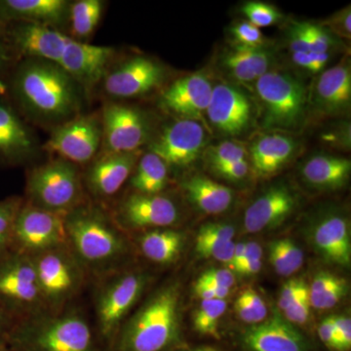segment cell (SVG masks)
Returning a JSON list of instances; mask_svg holds the SVG:
<instances>
[{
  "label": "cell",
  "mask_w": 351,
  "mask_h": 351,
  "mask_svg": "<svg viewBox=\"0 0 351 351\" xmlns=\"http://www.w3.org/2000/svg\"><path fill=\"white\" fill-rule=\"evenodd\" d=\"M6 95L24 119L56 128L82 112V87L56 64L21 59L6 78Z\"/></svg>",
  "instance_id": "6da1fadb"
},
{
  "label": "cell",
  "mask_w": 351,
  "mask_h": 351,
  "mask_svg": "<svg viewBox=\"0 0 351 351\" xmlns=\"http://www.w3.org/2000/svg\"><path fill=\"white\" fill-rule=\"evenodd\" d=\"M179 287L157 291L122 329L120 351H168L181 339Z\"/></svg>",
  "instance_id": "7a4b0ae2"
},
{
  "label": "cell",
  "mask_w": 351,
  "mask_h": 351,
  "mask_svg": "<svg viewBox=\"0 0 351 351\" xmlns=\"http://www.w3.org/2000/svg\"><path fill=\"white\" fill-rule=\"evenodd\" d=\"M68 245L83 267L95 272L112 269L125 256V239L105 215L78 206L66 215Z\"/></svg>",
  "instance_id": "3957f363"
},
{
  "label": "cell",
  "mask_w": 351,
  "mask_h": 351,
  "mask_svg": "<svg viewBox=\"0 0 351 351\" xmlns=\"http://www.w3.org/2000/svg\"><path fill=\"white\" fill-rule=\"evenodd\" d=\"M263 126L267 129L299 131L306 121L308 96L294 75L269 71L255 82Z\"/></svg>",
  "instance_id": "277c9868"
},
{
  "label": "cell",
  "mask_w": 351,
  "mask_h": 351,
  "mask_svg": "<svg viewBox=\"0 0 351 351\" xmlns=\"http://www.w3.org/2000/svg\"><path fill=\"white\" fill-rule=\"evenodd\" d=\"M16 341L22 351H94L91 329L78 311L32 315Z\"/></svg>",
  "instance_id": "5b68a950"
},
{
  "label": "cell",
  "mask_w": 351,
  "mask_h": 351,
  "mask_svg": "<svg viewBox=\"0 0 351 351\" xmlns=\"http://www.w3.org/2000/svg\"><path fill=\"white\" fill-rule=\"evenodd\" d=\"M27 203L54 213L66 215L82 205V181L77 165L55 158L29 171Z\"/></svg>",
  "instance_id": "8992f818"
},
{
  "label": "cell",
  "mask_w": 351,
  "mask_h": 351,
  "mask_svg": "<svg viewBox=\"0 0 351 351\" xmlns=\"http://www.w3.org/2000/svg\"><path fill=\"white\" fill-rule=\"evenodd\" d=\"M44 306L61 308L82 288L84 267L69 246L31 256Z\"/></svg>",
  "instance_id": "52a82bcc"
},
{
  "label": "cell",
  "mask_w": 351,
  "mask_h": 351,
  "mask_svg": "<svg viewBox=\"0 0 351 351\" xmlns=\"http://www.w3.org/2000/svg\"><path fill=\"white\" fill-rule=\"evenodd\" d=\"M12 241L20 253L29 256L69 246L66 215L23 203L14 225Z\"/></svg>",
  "instance_id": "ba28073f"
},
{
  "label": "cell",
  "mask_w": 351,
  "mask_h": 351,
  "mask_svg": "<svg viewBox=\"0 0 351 351\" xmlns=\"http://www.w3.org/2000/svg\"><path fill=\"white\" fill-rule=\"evenodd\" d=\"M103 141L101 115L78 114L53 129L43 149L75 165L91 162Z\"/></svg>",
  "instance_id": "9c48e42d"
},
{
  "label": "cell",
  "mask_w": 351,
  "mask_h": 351,
  "mask_svg": "<svg viewBox=\"0 0 351 351\" xmlns=\"http://www.w3.org/2000/svg\"><path fill=\"white\" fill-rule=\"evenodd\" d=\"M0 302L21 313H41L44 306L32 257L17 253L0 260Z\"/></svg>",
  "instance_id": "30bf717a"
},
{
  "label": "cell",
  "mask_w": 351,
  "mask_h": 351,
  "mask_svg": "<svg viewBox=\"0 0 351 351\" xmlns=\"http://www.w3.org/2000/svg\"><path fill=\"white\" fill-rule=\"evenodd\" d=\"M105 152L128 154L138 151L149 138L151 125L142 110L119 103H108L101 114Z\"/></svg>",
  "instance_id": "8fae6325"
},
{
  "label": "cell",
  "mask_w": 351,
  "mask_h": 351,
  "mask_svg": "<svg viewBox=\"0 0 351 351\" xmlns=\"http://www.w3.org/2000/svg\"><path fill=\"white\" fill-rule=\"evenodd\" d=\"M165 66L156 60L134 56L110 66L104 76V90L112 99H131L144 96L165 82Z\"/></svg>",
  "instance_id": "7c38bea8"
},
{
  "label": "cell",
  "mask_w": 351,
  "mask_h": 351,
  "mask_svg": "<svg viewBox=\"0 0 351 351\" xmlns=\"http://www.w3.org/2000/svg\"><path fill=\"white\" fill-rule=\"evenodd\" d=\"M144 274L127 272L112 277L97 297L96 313L101 335L112 337L132 307L135 306L145 287Z\"/></svg>",
  "instance_id": "4fadbf2b"
},
{
  "label": "cell",
  "mask_w": 351,
  "mask_h": 351,
  "mask_svg": "<svg viewBox=\"0 0 351 351\" xmlns=\"http://www.w3.org/2000/svg\"><path fill=\"white\" fill-rule=\"evenodd\" d=\"M206 126L191 119H179L165 127L149 145V152L167 166L195 162L206 144Z\"/></svg>",
  "instance_id": "5bb4252c"
},
{
  "label": "cell",
  "mask_w": 351,
  "mask_h": 351,
  "mask_svg": "<svg viewBox=\"0 0 351 351\" xmlns=\"http://www.w3.org/2000/svg\"><path fill=\"white\" fill-rule=\"evenodd\" d=\"M4 25L18 61L39 59L58 64L71 38L64 31L48 25L25 23Z\"/></svg>",
  "instance_id": "9a60e30c"
},
{
  "label": "cell",
  "mask_w": 351,
  "mask_h": 351,
  "mask_svg": "<svg viewBox=\"0 0 351 351\" xmlns=\"http://www.w3.org/2000/svg\"><path fill=\"white\" fill-rule=\"evenodd\" d=\"M38 138L6 94L0 92V166H17L38 154Z\"/></svg>",
  "instance_id": "2e32d148"
},
{
  "label": "cell",
  "mask_w": 351,
  "mask_h": 351,
  "mask_svg": "<svg viewBox=\"0 0 351 351\" xmlns=\"http://www.w3.org/2000/svg\"><path fill=\"white\" fill-rule=\"evenodd\" d=\"M114 55L112 47L92 45L71 38L57 66L69 73L88 97L112 66Z\"/></svg>",
  "instance_id": "e0dca14e"
},
{
  "label": "cell",
  "mask_w": 351,
  "mask_h": 351,
  "mask_svg": "<svg viewBox=\"0 0 351 351\" xmlns=\"http://www.w3.org/2000/svg\"><path fill=\"white\" fill-rule=\"evenodd\" d=\"M213 85L202 73L182 76L162 92L160 106L179 119H191L206 126L205 117Z\"/></svg>",
  "instance_id": "ac0fdd59"
},
{
  "label": "cell",
  "mask_w": 351,
  "mask_h": 351,
  "mask_svg": "<svg viewBox=\"0 0 351 351\" xmlns=\"http://www.w3.org/2000/svg\"><path fill=\"white\" fill-rule=\"evenodd\" d=\"M253 112L250 99L239 88L226 83L213 86L206 115L221 133L230 136L244 133L250 128Z\"/></svg>",
  "instance_id": "d6986e66"
},
{
  "label": "cell",
  "mask_w": 351,
  "mask_h": 351,
  "mask_svg": "<svg viewBox=\"0 0 351 351\" xmlns=\"http://www.w3.org/2000/svg\"><path fill=\"white\" fill-rule=\"evenodd\" d=\"M120 223L131 228H167L179 219V210L170 198L135 193L117 210Z\"/></svg>",
  "instance_id": "ffe728a7"
},
{
  "label": "cell",
  "mask_w": 351,
  "mask_h": 351,
  "mask_svg": "<svg viewBox=\"0 0 351 351\" xmlns=\"http://www.w3.org/2000/svg\"><path fill=\"white\" fill-rule=\"evenodd\" d=\"M350 103V62L345 58L318 76L311 94V106L318 114L334 117L348 112Z\"/></svg>",
  "instance_id": "44dd1931"
},
{
  "label": "cell",
  "mask_w": 351,
  "mask_h": 351,
  "mask_svg": "<svg viewBox=\"0 0 351 351\" xmlns=\"http://www.w3.org/2000/svg\"><path fill=\"white\" fill-rule=\"evenodd\" d=\"M241 343L246 351H311L306 337L277 313L248 328Z\"/></svg>",
  "instance_id": "7402d4cb"
},
{
  "label": "cell",
  "mask_w": 351,
  "mask_h": 351,
  "mask_svg": "<svg viewBox=\"0 0 351 351\" xmlns=\"http://www.w3.org/2000/svg\"><path fill=\"white\" fill-rule=\"evenodd\" d=\"M69 5L66 0H0V23L44 25L63 31L68 27Z\"/></svg>",
  "instance_id": "603a6c76"
},
{
  "label": "cell",
  "mask_w": 351,
  "mask_h": 351,
  "mask_svg": "<svg viewBox=\"0 0 351 351\" xmlns=\"http://www.w3.org/2000/svg\"><path fill=\"white\" fill-rule=\"evenodd\" d=\"M138 160V152H104L88 169L85 181L95 196L110 197L122 188Z\"/></svg>",
  "instance_id": "cb8c5ba5"
},
{
  "label": "cell",
  "mask_w": 351,
  "mask_h": 351,
  "mask_svg": "<svg viewBox=\"0 0 351 351\" xmlns=\"http://www.w3.org/2000/svg\"><path fill=\"white\" fill-rule=\"evenodd\" d=\"M297 206V198L285 186L267 189L254 201L244 214L245 232L258 233L280 225Z\"/></svg>",
  "instance_id": "d4e9b609"
},
{
  "label": "cell",
  "mask_w": 351,
  "mask_h": 351,
  "mask_svg": "<svg viewBox=\"0 0 351 351\" xmlns=\"http://www.w3.org/2000/svg\"><path fill=\"white\" fill-rule=\"evenodd\" d=\"M317 250L330 262L348 267L351 262L350 226L339 215H329L321 219L313 232Z\"/></svg>",
  "instance_id": "484cf974"
},
{
  "label": "cell",
  "mask_w": 351,
  "mask_h": 351,
  "mask_svg": "<svg viewBox=\"0 0 351 351\" xmlns=\"http://www.w3.org/2000/svg\"><path fill=\"white\" fill-rule=\"evenodd\" d=\"M295 149L294 138L283 133L267 134L251 145V162L258 175L274 174L292 158Z\"/></svg>",
  "instance_id": "4316f807"
},
{
  "label": "cell",
  "mask_w": 351,
  "mask_h": 351,
  "mask_svg": "<svg viewBox=\"0 0 351 351\" xmlns=\"http://www.w3.org/2000/svg\"><path fill=\"white\" fill-rule=\"evenodd\" d=\"M272 55L265 47L234 46L221 58V64L228 75L242 83L256 82L269 71Z\"/></svg>",
  "instance_id": "83f0119b"
},
{
  "label": "cell",
  "mask_w": 351,
  "mask_h": 351,
  "mask_svg": "<svg viewBox=\"0 0 351 351\" xmlns=\"http://www.w3.org/2000/svg\"><path fill=\"white\" fill-rule=\"evenodd\" d=\"M351 171L350 159L318 154L307 159L302 168L304 181L320 189H339L348 182Z\"/></svg>",
  "instance_id": "f1b7e54d"
},
{
  "label": "cell",
  "mask_w": 351,
  "mask_h": 351,
  "mask_svg": "<svg viewBox=\"0 0 351 351\" xmlns=\"http://www.w3.org/2000/svg\"><path fill=\"white\" fill-rule=\"evenodd\" d=\"M182 186L189 199L203 213H223L232 205V189L209 178L195 176L184 182Z\"/></svg>",
  "instance_id": "f546056e"
},
{
  "label": "cell",
  "mask_w": 351,
  "mask_h": 351,
  "mask_svg": "<svg viewBox=\"0 0 351 351\" xmlns=\"http://www.w3.org/2000/svg\"><path fill=\"white\" fill-rule=\"evenodd\" d=\"M184 246V235L170 228H156L140 239L143 255L152 262L168 265L179 257Z\"/></svg>",
  "instance_id": "4dcf8cb0"
},
{
  "label": "cell",
  "mask_w": 351,
  "mask_h": 351,
  "mask_svg": "<svg viewBox=\"0 0 351 351\" xmlns=\"http://www.w3.org/2000/svg\"><path fill=\"white\" fill-rule=\"evenodd\" d=\"M167 180L168 166L149 152L138 159L131 184L138 193L159 195L165 189Z\"/></svg>",
  "instance_id": "1f68e13d"
},
{
  "label": "cell",
  "mask_w": 351,
  "mask_h": 351,
  "mask_svg": "<svg viewBox=\"0 0 351 351\" xmlns=\"http://www.w3.org/2000/svg\"><path fill=\"white\" fill-rule=\"evenodd\" d=\"M105 2L101 0H78L71 2L68 27L71 38L85 43L94 32L103 16Z\"/></svg>",
  "instance_id": "d6a6232c"
},
{
  "label": "cell",
  "mask_w": 351,
  "mask_h": 351,
  "mask_svg": "<svg viewBox=\"0 0 351 351\" xmlns=\"http://www.w3.org/2000/svg\"><path fill=\"white\" fill-rule=\"evenodd\" d=\"M269 261L279 276H290L301 269L304 253L293 240H277L270 244Z\"/></svg>",
  "instance_id": "836d02e7"
},
{
  "label": "cell",
  "mask_w": 351,
  "mask_h": 351,
  "mask_svg": "<svg viewBox=\"0 0 351 351\" xmlns=\"http://www.w3.org/2000/svg\"><path fill=\"white\" fill-rule=\"evenodd\" d=\"M228 307L226 300H208L201 302L193 314V327L202 336L219 339V323Z\"/></svg>",
  "instance_id": "e575fe53"
},
{
  "label": "cell",
  "mask_w": 351,
  "mask_h": 351,
  "mask_svg": "<svg viewBox=\"0 0 351 351\" xmlns=\"http://www.w3.org/2000/svg\"><path fill=\"white\" fill-rule=\"evenodd\" d=\"M237 316L248 324L257 325L265 320L267 307L261 295L254 289H244L234 302Z\"/></svg>",
  "instance_id": "d590c367"
},
{
  "label": "cell",
  "mask_w": 351,
  "mask_h": 351,
  "mask_svg": "<svg viewBox=\"0 0 351 351\" xmlns=\"http://www.w3.org/2000/svg\"><path fill=\"white\" fill-rule=\"evenodd\" d=\"M295 31L304 38L311 53H325L331 54L336 45L332 34L321 25L311 23H297L293 25Z\"/></svg>",
  "instance_id": "8d00e7d4"
},
{
  "label": "cell",
  "mask_w": 351,
  "mask_h": 351,
  "mask_svg": "<svg viewBox=\"0 0 351 351\" xmlns=\"http://www.w3.org/2000/svg\"><path fill=\"white\" fill-rule=\"evenodd\" d=\"M23 203L20 197L0 201V256L12 241L14 225Z\"/></svg>",
  "instance_id": "74e56055"
},
{
  "label": "cell",
  "mask_w": 351,
  "mask_h": 351,
  "mask_svg": "<svg viewBox=\"0 0 351 351\" xmlns=\"http://www.w3.org/2000/svg\"><path fill=\"white\" fill-rule=\"evenodd\" d=\"M242 13L248 22L258 29L276 25L282 19V14L276 6L261 1L246 2L242 6Z\"/></svg>",
  "instance_id": "f35d334b"
},
{
  "label": "cell",
  "mask_w": 351,
  "mask_h": 351,
  "mask_svg": "<svg viewBox=\"0 0 351 351\" xmlns=\"http://www.w3.org/2000/svg\"><path fill=\"white\" fill-rule=\"evenodd\" d=\"M208 160L213 169L246 159V149L237 142L226 141L207 152Z\"/></svg>",
  "instance_id": "ab89813d"
},
{
  "label": "cell",
  "mask_w": 351,
  "mask_h": 351,
  "mask_svg": "<svg viewBox=\"0 0 351 351\" xmlns=\"http://www.w3.org/2000/svg\"><path fill=\"white\" fill-rule=\"evenodd\" d=\"M234 46L242 47H263L265 36L258 27L252 25L248 21L237 23L230 29Z\"/></svg>",
  "instance_id": "60d3db41"
},
{
  "label": "cell",
  "mask_w": 351,
  "mask_h": 351,
  "mask_svg": "<svg viewBox=\"0 0 351 351\" xmlns=\"http://www.w3.org/2000/svg\"><path fill=\"white\" fill-rule=\"evenodd\" d=\"M234 228L221 223H210L201 226L195 239V245L226 243L232 241Z\"/></svg>",
  "instance_id": "b9f144b4"
},
{
  "label": "cell",
  "mask_w": 351,
  "mask_h": 351,
  "mask_svg": "<svg viewBox=\"0 0 351 351\" xmlns=\"http://www.w3.org/2000/svg\"><path fill=\"white\" fill-rule=\"evenodd\" d=\"M332 36L341 38H351V9L350 5L345 7L331 17L324 21L322 25Z\"/></svg>",
  "instance_id": "7bdbcfd3"
},
{
  "label": "cell",
  "mask_w": 351,
  "mask_h": 351,
  "mask_svg": "<svg viewBox=\"0 0 351 351\" xmlns=\"http://www.w3.org/2000/svg\"><path fill=\"white\" fill-rule=\"evenodd\" d=\"M343 280L345 279L330 274V272H320V274H318L317 276L314 277L313 282L308 287L311 306L316 302L319 301L323 295H326L328 292L337 287Z\"/></svg>",
  "instance_id": "ee69618b"
},
{
  "label": "cell",
  "mask_w": 351,
  "mask_h": 351,
  "mask_svg": "<svg viewBox=\"0 0 351 351\" xmlns=\"http://www.w3.org/2000/svg\"><path fill=\"white\" fill-rule=\"evenodd\" d=\"M234 242H226V243H211L195 245L196 253L200 257L205 258H213L219 262L230 263L232 262L233 253H234Z\"/></svg>",
  "instance_id": "f6af8a7d"
},
{
  "label": "cell",
  "mask_w": 351,
  "mask_h": 351,
  "mask_svg": "<svg viewBox=\"0 0 351 351\" xmlns=\"http://www.w3.org/2000/svg\"><path fill=\"white\" fill-rule=\"evenodd\" d=\"M293 63L311 73L322 71L329 63L331 54L325 53H290Z\"/></svg>",
  "instance_id": "bcb514c9"
},
{
  "label": "cell",
  "mask_w": 351,
  "mask_h": 351,
  "mask_svg": "<svg viewBox=\"0 0 351 351\" xmlns=\"http://www.w3.org/2000/svg\"><path fill=\"white\" fill-rule=\"evenodd\" d=\"M311 304L309 300L308 288L302 293L301 297L292 304L287 311H284L285 320L291 324H306L311 316Z\"/></svg>",
  "instance_id": "7dc6e473"
},
{
  "label": "cell",
  "mask_w": 351,
  "mask_h": 351,
  "mask_svg": "<svg viewBox=\"0 0 351 351\" xmlns=\"http://www.w3.org/2000/svg\"><path fill=\"white\" fill-rule=\"evenodd\" d=\"M18 59L7 38L5 25L0 23V80H6Z\"/></svg>",
  "instance_id": "c3c4849f"
},
{
  "label": "cell",
  "mask_w": 351,
  "mask_h": 351,
  "mask_svg": "<svg viewBox=\"0 0 351 351\" xmlns=\"http://www.w3.org/2000/svg\"><path fill=\"white\" fill-rule=\"evenodd\" d=\"M308 288L302 279H291L284 284L279 295L278 306L281 311H286Z\"/></svg>",
  "instance_id": "681fc988"
},
{
  "label": "cell",
  "mask_w": 351,
  "mask_h": 351,
  "mask_svg": "<svg viewBox=\"0 0 351 351\" xmlns=\"http://www.w3.org/2000/svg\"><path fill=\"white\" fill-rule=\"evenodd\" d=\"M199 282L213 284L219 287L230 289L234 285L235 277L232 271L223 269L207 270L197 279Z\"/></svg>",
  "instance_id": "f907efd6"
},
{
  "label": "cell",
  "mask_w": 351,
  "mask_h": 351,
  "mask_svg": "<svg viewBox=\"0 0 351 351\" xmlns=\"http://www.w3.org/2000/svg\"><path fill=\"white\" fill-rule=\"evenodd\" d=\"M334 317L335 329L338 339L339 350L350 351L351 348V320L348 316L336 315Z\"/></svg>",
  "instance_id": "816d5d0a"
},
{
  "label": "cell",
  "mask_w": 351,
  "mask_h": 351,
  "mask_svg": "<svg viewBox=\"0 0 351 351\" xmlns=\"http://www.w3.org/2000/svg\"><path fill=\"white\" fill-rule=\"evenodd\" d=\"M230 289L219 287L213 284L199 282L195 284V293L202 301L208 300H226L230 294Z\"/></svg>",
  "instance_id": "f5cc1de1"
},
{
  "label": "cell",
  "mask_w": 351,
  "mask_h": 351,
  "mask_svg": "<svg viewBox=\"0 0 351 351\" xmlns=\"http://www.w3.org/2000/svg\"><path fill=\"white\" fill-rule=\"evenodd\" d=\"M346 292H348V283L343 280L337 287L332 289L326 295H323L319 301L316 302L311 307L319 309V311L332 308L341 301V299L346 295Z\"/></svg>",
  "instance_id": "db71d44e"
},
{
  "label": "cell",
  "mask_w": 351,
  "mask_h": 351,
  "mask_svg": "<svg viewBox=\"0 0 351 351\" xmlns=\"http://www.w3.org/2000/svg\"><path fill=\"white\" fill-rule=\"evenodd\" d=\"M318 336H319L320 341L328 348L332 351H339L332 316H330L320 323L319 327H318Z\"/></svg>",
  "instance_id": "11a10c76"
},
{
  "label": "cell",
  "mask_w": 351,
  "mask_h": 351,
  "mask_svg": "<svg viewBox=\"0 0 351 351\" xmlns=\"http://www.w3.org/2000/svg\"><path fill=\"white\" fill-rule=\"evenodd\" d=\"M249 169H250V167H249L248 161L244 159V160L237 161V162L217 168L215 171L226 180L240 181V180L244 179L246 177Z\"/></svg>",
  "instance_id": "9f6ffc18"
},
{
  "label": "cell",
  "mask_w": 351,
  "mask_h": 351,
  "mask_svg": "<svg viewBox=\"0 0 351 351\" xmlns=\"http://www.w3.org/2000/svg\"><path fill=\"white\" fill-rule=\"evenodd\" d=\"M262 258L263 249L260 245L256 242L245 244L244 258L241 265H243L244 263L251 262V261H262Z\"/></svg>",
  "instance_id": "6f0895ef"
},
{
  "label": "cell",
  "mask_w": 351,
  "mask_h": 351,
  "mask_svg": "<svg viewBox=\"0 0 351 351\" xmlns=\"http://www.w3.org/2000/svg\"><path fill=\"white\" fill-rule=\"evenodd\" d=\"M262 267V261H251V262L244 263L243 265H240L237 271L242 276H254L260 272Z\"/></svg>",
  "instance_id": "680465c9"
},
{
  "label": "cell",
  "mask_w": 351,
  "mask_h": 351,
  "mask_svg": "<svg viewBox=\"0 0 351 351\" xmlns=\"http://www.w3.org/2000/svg\"><path fill=\"white\" fill-rule=\"evenodd\" d=\"M184 351H228L223 350V348H217L214 346H200L197 348H191V350H186Z\"/></svg>",
  "instance_id": "91938a15"
},
{
  "label": "cell",
  "mask_w": 351,
  "mask_h": 351,
  "mask_svg": "<svg viewBox=\"0 0 351 351\" xmlns=\"http://www.w3.org/2000/svg\"><path fill=\"white\" fill-rule=\"evenodd\" d=\"M4 319H5V317H4L3 311L0 309V328L3 326Z\"/></svg>",
  "instance_id": "94428289"
}]
</instances>
